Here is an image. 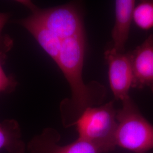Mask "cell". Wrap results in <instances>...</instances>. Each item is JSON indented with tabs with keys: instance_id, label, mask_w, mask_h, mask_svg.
Instances as JSON below:
<instances>
[{
	"instance_id": "obj_11",
	"label": "cell",
	"mask_w": 153,
	"mask_h": 153,
	"mask_svg": "<svg viewBox=\"0 0 153 153\" xmlns=\"http://www.w3.org/2000/svg\"><path fill=\"white\" fill-rule=\"evenodd\" d=\"M133 19L137 26L142 30L153 28V1H141L135 6Z\"/></svg>"
},
{
	"instance_id": "obj_14",
	"label": "cell",
	"mask_w": 153,
	"mask_h": 153,
	"mask_svg": "<svg viewBox=\"0 0 153 153\" xmlns=\"http://www.w3.org/2000/svg\"><path fill=\"white\" fill-rule=\"evenodd\" d=\"M150 89H151V90L152 91V92L153 93V85L151 86V87H150Z\"/></svg>"
},
{
	"instance_id": "obj_9",
	"label": "cell",
	"mask_w": 153,
	"mask_h": 153,
	"mask_svg": "<svg viewBox=\"0 0 153 153\" xmlns=\"http://www.w3.org/2000/svg\"><path fill=\"white\" fill-rule=\"evenodd\" d=\"M136 2L133 0L115 1V22L112 31V48L124 53L128 40Z\"/></svg>"
},
{
	"instance_id": "obj_7",
	"label": "cell",
	"mask_w": 153,
	"mask_h": 153,
	"mask_svg": "<svg viewBox=\"0 0 153 153\" xmlns=\"http://www.w3.org/2000/svg\"><path fill=\"white\" fill-rule=\"evenodd\" d=\"M129 53L133 76L132 88L151 87L153 85V34Z\"/></svg>"
},
{
	"instance_id": "obj_10",
	"label": "cell",
	"mask_w": 153,
	"mask_h": 153,
	"mask_svg": "<svg viewBox=\"0 0 153 153\" xmlns=\"http://www.w3.org/2000/svg\"><path fill=\"white\" fill-rule=\"evenodd\" d=\"M2 149L10 153H24L25 151V144L16 121L7 120L0 123V150Z\"/></svg>"
},
{
	"instance_id": "obj_5",
	"label": "cell",
	"mask_w": 153,
	"mask_h": 153,
	"mask_svg": "<svg viewBox=\"0 0 153 153\" xmlns=\"http://www.w3.org/2000/svg\"><path fill=\"white\" fill-rule=\"evenodd\" d=\"M108 65V77L111 89L117 100L121 102L129 97L133 76L129 53H121L111 48L105 53Z\"/></svg>"
},
{
	"instance_id": "obj_13",
	"label": "cell",
	"mask_w": 153,
	"mask_h": 153,
	"mask_svg": "<svg viewBox=\"0 0 153 153\" xmlns=\"http://www.w3.org/2000/svg\"><path fill=\"white\" fill-rule=\"evenodd\" d=\"M4 57L0 54V93L12 90L16 85L14 78L8 76L2 68V60L4 59Z\"/></svg>"
},
{
	"instance_id": "obj_6",
	"label": "cell",
	"mask_w": 153,
	"mask_h": 153,
	"mask_svg": "<svg viewBox=\"0 0 153 153\" xmlns=\"http://www.w3.org/2000/svg\"><path fill=\"white\" fill-rule=\"evenodd\" d=\"M60 138V134L56 130L46 129L33 138L29 144V149L32 153H99L92 145L78 138L65 145L57 143Z\"/></svg>"
},
{
	"instance_id": "obj_4",
	"label": "cell",
	"mask_w": 153,
	"mask_h": 153,
	"mask_svg": "<svg viewBox=\"0 0 153 153\" xmlns=\"http://www.w3.org/2000/svg\"><path fill=\"white\" fill-rule=\"evenodd\" d=\"M18 2L26 6L30 11L37 13L61 42L84 33L81 12L73 4L42 9L30 1H21Z\"/></svg>"
},
{
	"instance_id": "obj_1",
	"label": "cell",
	"mask_w": 153,
	"mask_h": 153,
	"mask_svg": "<svg viewBox=\"0 0 153 153\" xmlns=\"http://www.w3.org/2000/svg\"><path fill=\"white\" fill-rule=\"evenodd\" d=\"M85 52V34L61 42L56 62L60 68L71 90V98L61 103V113L64 126H74L83 112L89 107L99 105L106 94L104 86L97 82L86 84L82 70Z\"/></svg>"
},
{
	"instance_id": "obj_3",
	"label": "cell",
	"mask_w": 153,
	"mask_h": 153,
	"mask_svg": "<svg viewBox=\"0 0 153 153\" xmlns=\"http://www.w3.org/2000/svg\"><path fill=\"white\" fill-rule=\"evenodd\" d=\"M116 146L136 153L153 149V125L141 114L130 97L122 101L117 112Z\"/></svg>"
},
{
	"instance_id": "obj_2",
	"label": "cell",
	"mask_w": 153,
	"mask_h": 153,
	"mask_svg": "<svg viewBox=\"0 0 153 153\" xmlns=\"http://www.w3.org/2000/svg\"><path fill=\"white\" fill-rule=\"evenodd\" d=\"M117 112L114 102L85 109L74 124L78 138L92 145L99 153L113 150L116 146Z\"/></svg>"
},
{
	"instance_id": "obj_12",
	"label": "cell",
	"mask_w": 153,
	"mask_h": 153,
	"mask_svg": "<svg viewBox=\"0 0 153 153\" xmlns=\"http://www.w3.org/2000/svg\"><path fill=\"white\" fill-rule=\"evenodd\" d=\"M10 16L9 13H0V54L3 56L11 49L13 44L11 39L2 35L3 28Z\"/></svg>"
},
{
	"instance_id": "obj_8",
	"label": "cell",
	"mask_w": 153,
	"mask_h": 153,
	"mask_svg": "<svg viewBox=\"0 0 153 153\" xmlns=\"http://www.w3.org/2000/svg\"><path fill=\"white\" fill-rule=\"evenodd\" d=\"M31 33L42 48L57 62L60 53L61 41L47 26L37 13L31 11V14L25 18L16 21Z\"/></svg>"
}]
</instances>
